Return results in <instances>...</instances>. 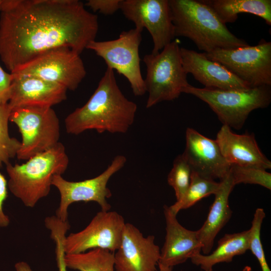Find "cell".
I'll use <instances>...</instances> for the list:
<instances>
[{
    "label": "cell",
    "instance_id": "cell-19",
    "mask_svg": "<svg viewBox=\"0 0 271 271\" xmlns=\"http://www.w3.org/2000/svg\"><path fill=\"white\" fill-rule=\"evenodd\" d=\"M215 140L230 164L265 170L271 168L270 161L260 150L253 134H236L223 124Z\"/></svg>",
    "mask_w": 271,
    "mask_h": 271
},
{
    "label": "cell",
    "instance_id": "cell-32",
    "mask_svg": "<svg viewBox=\"0 0 271 271\" xmlns=\"http://www.w3.org/2000/svg\"><path fill=\"white\" fill-rule=\"evenodd\" d=\"M8 181L0 173V227H6L10 223V219L4 210V202L8 197Z\"/></svg>",
    "mask_w": 271,
    "mask_h": 271
},
{
    "label": "cell",
    "instance_id": "cell-12",
    "mask_svg": "<svg viewBox=\"0 0 271 271\" xmlns=\"http://www.w3.org/2000/svg\"><path fill=\"white\" fill-rule=\"evenodd\" d=\"M120 10L136 28L149 31L154 44L152 54L160 52L175 37L169 0H121Z\"/></svg>",
    "mask_w": 271,
    "mask_h": 271
},
{
    "label": "cell",
    "instance_id": "cell-21",
    "mask_svg": "<svg viewBox=\"0 0 271 271\" xmlns=\"http://www.w3.org/2000/svg\"><path fill=\"white\" fill-rule=\"evenodd\" d=\"M249 230L231 234H225L218 241L216 248L208 254L198 253L191 258V262L204 271H213V266L219 263L229 262L236 255L249 250Z\"/></svg>",
    "mask_w": 271,
    "mask_h": 271
},
{
    "label": "cell",
    "instance_id": "cell-23",
    "mask_svg": "<svg viewBox=\"0 0 271 271\" xmlns=\"http://www.w3.org/2000/svg\"><path fill=\"white\" fill-rule=\"evenodd\" d=\"M114 253L95 248L79 253L66 254L65 262L67 268L78 271H114Z\"/></svg>",
    "mask_w": 271,
    "mask_h": 271
},
{
    "label": "cell",
    "instance_id": "cell-27",
    "mask_svg": "<svg viewBox=\"0 0 271 271\" xmlns=\"http://www.w3.org/2000/svg\"><path fill=\"white\" fill-rule=\"evenodd\" d=\"M229 174L235 186L240 183L256 184L271 189V174L265 170L231 165Z\"/></svg>",
    "mask_w": 271,
    "mask_h": 271
},
{
    "label": "cell",
    "instance_id": "cell-18",
    "mask_svg": "<svg viewBox=\"0 0 271 271\" xmlns=\"http://www.w3.org/2000/svg\"><path fill=\"white\" fill-rule=\"evenodd\" d=\"M183 68L205 88L243 90L251 87L221 64L208 59L203 53L180 47Z\"/></svg>",
    "mask_w": 271,
    "mask_h": 271
},
{
    "label": "cell",
    "instance_id": "cell-34",
    "mask_svg": "<svg viewBox=\"0 0 271 271\" xmlns=\"http://www.w3.org/2000/svg\"><path fill=\"white\" fill-rule=\"evenodd\" d=\"M158 271H172L173 267H168L161 264H158Z\"/></svg>",
    "mask_w": 271,
    "mask_h": 271
},
{
    "label": "cell",
    "instance_id": "cell-29",
    "mask_svg": "<svg viewBox=\"0 0 271 271\" xmlns=\"http://www.w3.org/2000/svg\"><path fill=\"white\" fill-rule=\"evenodd\" d=\"M265 217V214L262 208H258L256 209L251 222V226L249 229L250 232L249 250L256 258L261 271H270L266 260L260 239L261 224Z\"/></svg>",
    "mask_w": 271,
    "mask_h": 271
},
{
    "label": "cell",
    "instance_id": "cell-25",
    "mask_svg": "<svg viewBox=\"0 0 271 271\" xmlns=\"http://www.w3.org/2000/svg\"><path fill=\"white\" fill-rule=\"evenodd\" d=\"M11 109L8 103L0 106V169L17 156L21 143L16 138L11 137L8 122Z\"/></svg>",
    "mask_w": 271,
    "mask_h": 271
},
{
    "label": "cell",
    "instance_id": "cell-36",
    "mask_svg": "<svg viewBox=\"0 0 271 271\" xmlns=\"http://www.w3.org/2000/svg\"><path fill=\"white\" fill-rule=\"evenodd\" d=\"M2 2V0H0V5H1Z\"/></svg>",
    "mask_w": 271,
    "mask_h": 271
},
{
    "label": "cell",
    "instance_id": "cell-16",
    "mask_svg": "<svg viewBox=\"0 0 271 271\" xmlns=\"http://www.w3.org/2000/svg\"><path fill=\"white\" fill-rule=\"evenodd\" d=\"M11 73L8 102L11 110L25 106L52 107L67 99L68 90L61 85L34 76Z\"/></svg>",
    "mask_w": 271,
    "mask_h": 271
},
{
    "label": "cell",
    "instance_id": "cell-3",
    "mask_svg": "<svg viewBox=\"0 0 271 271\" xmlns=\"http://www.w3.org/2000/svg\"><path fill=\"white\" fill-rule=\"evenodd\" d=\"M169 4L175 37L190 39L200 50L249 45L233 34L202 0H169Z\"/></svg>",
    "mask_w": 271,
    "mask_h": 271
},
{
    "label": "cell",
    "instance_id": "cell-33",
    "mask_svg": "<svg viewBox=\"0 0 271 271\" xmlns=\"http://www.w3.org/2000/svg\"><path fill=\"white\" fill-rule=\"evenodd\" d=\"M16 271H33L30 266L25 261H19L15 265Z\"/></svg>",
    "mask_w": 271,
    "mask_h": 271
},
{
    "label": "cell",
    "instance_id": "cell-8",
    "mask_svg": "<svg viewBox=\"0 0 271 271\" xmlns=\"http://www.w3.org/2000/svg\"><path fill=\"white\" fill-rule=\"evenodd\" d=\"M210 60L227 69L251 88L271 86V42L203 52Z\"/></svg>",
    "mask_w": 271,
    "mask_h": 271
},
{
    "label": "cell",
    "instance_id": "cell-13",
    "mask_svg": "<svg viewBox=\"0 0 271 271\" xmlns=\"http://www.w3.org/2000/svg\"><path fill=\"white\" fill-rule=\"evenodd\" d=\"M125 224L117 212L101 210L82 230L66 236L65 253H79L95 248L114 252L120 246Z\"/></svg>",
    "mask_w": 271,
    "mask_h": 271
},
{
    "label": "cell",
    "instance_id": "cell-30",
    "mask_svg": "<svg viewBox=\"0 0 271 271\" xmlns=\"http://www.w3.org/2000/svg\"><path fill=\"white\" fill-rule=\"evenodd\" d=\"M121 0H89L85 5L94 12L104 15H111L120 10Z\"/></svg>",
    "mask_w": 271,
    "mask_h": 271
},
{
    "label": "cell",
    "instance_id": "cell-10",
    "mask_svg": "<svg viewBox=\"0 0 271 271\" xmlns=\"http://www.w3.org/2000/svg\"><path fill=\"white\" fill-rule=\"evenodd\" d=\"M12 73L38 77L71 91L78 88L86 74L80 55L65 47L44 52Z\"/></svg>",
    "mask_w": 271,
    "mask_h": 271
},
{
    "label": "cell",
    "instance_id": "cell-2",
    "mask_svg": "<svg viewBox=\"0 0 271 271\" xmlns=\"http://www.w3.org/2000/svg\"><path fill=\"white\" fill-rule=\"evenodd\" d=\"M137 110V104L119 89L114 70L107 67L87 102L65 118L66 131L74 135L91 129L100 133H124L133 124Z\"/></svg>",
    "mask_w": 271,
    "mask_h": 271
},
{
    "label": "cell",
    "instance_id": "cell-17",
    "mask_svg": "<svg viewBox=\"0 0 271 271\" xmlns=\"http://www.w3.org/2000/svg\"><path fill=\"white\" fill-rule=\"evenodd\" d=\"M164 214L166 233L158 264L173 267L200 253L202 246L197 231L184 227L169 206H164Z\"/></svg>",
    "mask_w": 271,
    "mask_h": 271
},
{
    "label": "cell",
    "instance_id": "cell-7",
    "mask_svg": "<svg viewBox=\"0 0 271 271\" xmlns=\"http://www.w3.org/2000/svg\"><path fill=\"white\" fill-rule=\"evenodd\" d=\"M9 121L17 126L21 145L17 157L28 160L59 142L60 121L52 107L25 106L12 109Z\"/></svg>",
    "mask_w": 271,
    "mask_h": 271
},
{
    "label": "cell",
    "instance_id": "cell-26",
    "mask_svg": "<svg viewBox=\"0 0 271 271\" xmlns=\"http://www.w3.org/2000/svg\"><path fill=\"white\" fill-rule=\"evenodd\" d=\"M191 173L192 170L185 157L183 154L178 155L167 178L168 184L174 190L176 201H180L186 194L190 184Z\"/></svg>",
    "mask_w": 271,
    "mask_h": 271
},
{
    "label": "cell",
    "instance_id": "cell-28",
    "mask_svg": "<svg viewBox=\"0 0 271 271\" xmlns=\"http://www.w3.org/2000/svg\"><path fill=\"white\" fill-rule=\"evenodd\" d=\"M50 232V237L55 245V254L58 271H67L65 262L66 254L64 242L66 233L70 228L68 222L63 221L57 218L48 220L45 225Z\"/></svg>",
    "mask_w": 271,
    "mask_h": 271
},
{
    "label": "cell",
    "instance_id": "cell-9",
    "mask_svg": "<svg viewBox=\"0 0 271 271\" xmlns=\"http://www.w3.org/2000/svg\"><path fill=\"white\" fill-rule=\"evenodd\" d=\"M142 31L137 28L122 31L118 38L90 42L86 49L93 51L108 67L128 80L133 94L144 95L146 88L141 70L139 47Z\"/></svg>",
    "mask_w": 271,
    "mask_h": 271
},
{
    "label": "cell",
    "instance_id": "cell-1",
    "mask_svg": "<svg viewBox=\"0 0 271 271\" xmlns=\"http://www.w3.org/2000/svg\"><path fill=\"white\" fill-rule=\"evenodd\" d=\"M98 27L97 15L78 0H2L1 60L12 73L53 49L80 55L95 40Z\"/></svg>",
    "mask_w": 271,
    "mask_h": 271
},
{
    "label": "cell",
    "instance_id": "cell-22",
    "mask_svg": "<svg viewBox=\"0 0 271 271\" xmlns=\"http://www.w3.org/2000/svg\"><path fill=\"white\" fill-rule=\"evenodd\" d=\"M224 24L234 23L240 13H249L271 25L270 0H202Z\"/></svg>",
    "mask_w": 271,
    "mask_h": 271
},
{
    "label": "cell",
    "instance_id": "cell-15",
    "mask_svg": "<svg viewBox=\"0 0 271 271\" xmlns=\"http://www.w3.org/2000/svg\"><path fill=\"white\" fill-rule=\"evenodd\" d=\"M182 154L192 172L203 178L220 181L229 174L231 165L222 155L216 140L192 128L186 129V146Z\"/></svg>",
    "mask_w": 271,
    "mask_h": 271
},
{
    "label": "cell",
    "instance_id": "cell-20",
    "mask_svg": "<svg viewBox=\"0 0 271 271\" xmlns=\"http://www.w3.org/2000/svg\"><path fill=\"white\" fill-rule=\"evenodd\" d=\"M234 186L229 173L220 181L219 188L214 194L215 199L207 219L197 230L201 250L205 254L210 253L216 235L231 218L232 212L229 205V197Z\"/></svg>",
    "mask_w": 271,
    "mask_h": 271
},
{
    "label": "cell",
    "instance_id": "cell-4",
    "mask_svg": "<svg viewBox=\"0 0 271 271\" xmlns=\"http://www.w3.org/2000/svg\"><path fill=\"white\" fill-rule=\"evenodd\" d=\"M68 164L65 147L59 142L54 147L23 164L6 165L8 189L25 206L33 208L48 195L54 176L62 175Z\"/></svg>",
    "mask_w": 271,
    "mask_h": 271
},
{
    "label": "cell",
    "instance_id": "cell-35",
    "mask_svg": "<svg viewBox=\"0 0 271 271\" xmlns=\"http://www.w3.org/2000/svg\"><path fill=\"white\" fill-rule=\"evenodd\" d=\"M241 271H251V267L249 266H245Z\"/></svg>",
    "mask_w": 271,
    "mask_h": 271
},
{
    "label": "cell",
    "instance_id": "cell-14",
    "mask_svg": "<svg viewBox=\"0 0 271 271\" xmlns=\"http://www.w3.org/2000/svg\"><path fill=\"white\" fill-rule=\"evenodd\" d=\"M160 258L155 236H144L133 224L125 223L120 246L114 253L116 271H156Z\"/></svg>",
    "mask_w": 271,
    "mask_h": 271
},
{
    "label": "cell",
    "instance_id": "cell-5",
    "mask_svg": "<svg viewBox=\"0 0 271 271\" xmlns=\"http://www.w3.org/2000/svg\"><path fill=\"white\" fill-rule=\"evenodd\" d=\"M183 93L193 95L206 102L223 124L240 129L250 113L267 107L271 102L270 86L243 90L197 88L189 84Z\"/></svg>",
    "mask_w": 271,
    "mask_h": 271
},
{
    "label": "cell",
    "instance_id": "cell-24",
    "mask_svg": "<svg viewBox=\"0 0 271 271\" xmlns=\"http://www.w3.org/2000/svg\"><path fill=\"white\" fill-rule=\"evenodd\" d=\"M219 186L220 182L203 178L192 172L190 184L184 196L169 208L177 215L180 210L190 208L203 198L214 195Z\"/></svg>",
    "mask_w": 271,
    "mask_h": 271
},
{
    "label": "cell",
    "instance_id": "cell-31",
    "mask_svg": "<svg viewBox=\"0 0 271 271\" xmlns=\"http://www.w3.org/2000/svg\"><path fill=\"white\" fill-rule=\"evenodd\" d=\"M13 75L6 72L0 65V106L8 103L11 96Z\"/></svg>",
    "mask_w": 271,
    "mask_h": 271
},
{
    "label": "cell",
    "instance_id": "cell-6",
    "mask_svg": "<svg viewBox=\"0 0 271 271\" xmlns=\"http://www.w3.org/2000/svg\"><path fill=\"white\" fill-rule=\"evenodd\" d=\"M143 60L147 69L144 82L149 94L147 108L177 99L189 84L177 41H173L156 54L145 55Z\"/></svg>",
    "mask_w": 271,
    "mask_h": 271
},
{
    "label": "cell",
    "instance_id": "cell-11",
    "mask_svg": "<svg viewBox=\"0 0 271 271\" xmlns=\"http://www.w3.org/2000/svg\"><path fill=\"white\" fill-rule=\"evenodd\" d=\"M126 162L123 155L114 157L110 165L97 176L81 181H69L62 175H55L52 185L59 191L60 201L56 211V216L63 221L68 220V209L70 205L77 202H95L102 211H109L111 208L107 199L112 194L107 187L110 178L122 169Z\"/></svg>",
    "mask_w": 271,
    "mask_h": 271
}]
</instances>
